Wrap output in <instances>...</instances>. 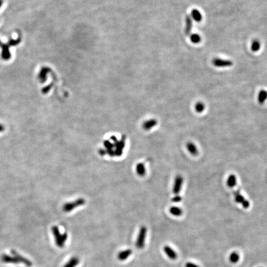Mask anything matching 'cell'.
Returning <instances> with one entry per match:
<instances>
[{"label": "cell", "instance_id": "cell-1", "mask_svg": "<svg viewBox=\"0 0 267 267\" xmlns=\"http://www.w3.org/2000/svg\"><path fill=\"white\" fill-rule=\"evenodd\" d=\"M51 231L54 237L57 246L60 248H63L64 246L65 242L68 239V234L64 233L63 234H61L58 227L56 226H53L52 227Z\"/></svg>", "mask_w": 267, "mask_h": 267}, {"label": "cell", "instance_id": "cell-2", "mask_svg": "<svg viewBox=\"0 0 267 267\" xmlns=\"http://www.w3.org/2000/svg\"><path fill=\"white\" fill-rule=\"evenodd\" d=\"M85 200L84 199H79L72 202H68L65 203L63 206V210L64 212H70L75 208L84 205Z\"/></svg>", "mask_w": 267, "mask_h": 267}, {"label": "cell", "instance_id": "cell-3", "mask_svg": "<svg viewBox=\"0 0 267 267\" xmlns=\"http://www.w3.org/2000/svg\"><path fill=\"white\" fill-rule=\"evenodd\" d=\"M146 234H147V228L145 226H142L139 231L136 241V247L139 249H142L145 245Z\"/></svg>", "mask_w": 267, "mask_h": 267}, {"label": "cell", "instance_id": "cell-4", "mask_svg": "<svg viewBox=\"0 0 267 267\" xmlns=\"http://www.w3.org/2000/svg\"><path fill=\"white\" fill-rule=\"evenodd\" d=\"M183 181H184V179L181 175H178L176 177L173 186V192L175 194L178 195L179 193L180 192L183 184Z\"/></svg>", "mask_w": 267, "mask_h": 267}, {"label": "cell", "instance_id": "cell-5", "mask_svg": "<svg viewBox=\"0 0 267 267\" xmlns=\"http://www.w3.org/2000/svg\"><path fill=\"white\" fill-rule=\"evenodd\" d=\"M213 64L218 68H225L233 66V63L230 60H222L220 58H215L212 61Z\"/></svg>", "mask_w": 267, "mask_h": 267}, {"label": "cell", "instance_id": "cell-6", "mask_svg": "<svg viewBox=\"0 0 267 267\" xmlns=\"http://www.w3.org/2000/svg\"><path fill=\"white\" fill-rule=\"evenodd\" d=\"M11 254H12V255L13 256H14L18 260V261L19 262V263H24V265H26L28 267H30V266H32V262L30 260H29V259L24 257L21 254H19L18 252H17L16 251L12 250L11 251Z\"/></svg>", "mask_w": 267, "mask_h": 267}, {"label": "cell", "instance_id": "cell-7", "mask_svg": "<svg viewBox=\"0 0 267 267\" xmlns=\"http://www.w3.org/2000/svg\"><path fill=\"white\" fill-rule=\"evenodd\" d=\"M1 260L3 262L6 263H13V264H18L19 262L13 255H9L8 254H3L1 257Z\"/></svg>", "mask_w": 267, "mask_h": 267}, {"label": "cell", "instance_id": "cell-8", "mask_svg": "<svg viewBox=\"0 0 267 267\" xmlns=\"http://www.w3.org/2000/svg\"><path fill=\"white\" fill-rule=\"evenodd\" d=\"M50 71V69L47 67H43L41 69L39 74V79L42 83H44L47 81V77L48 73Z\"/></svg>", "mask_w": 267, "mask_h": 267}, {"label": "cell", "instance_id": "cell-9", "mask_svg": "<svg viewBox=\"0 0 267 267\" xmlns=\"http://www.w3.org/2000/svg\"><path fill=\"white\" fill-rule=\"evenodd\" d=\"M164 251L169 258L172 260H175L177 258V254L176 252L173 249H171L169 246L165 245L164 247Z\"/></svg>", "mask_w": 267, "mask_h": 267}, {"label": "cell", "instance_id": "cell-10", "mask_svg": "<svg viewBox=\"0 0 267 267\" xmlns=\"http://www.w3.org/2000/svg\"><path fill=\"white\" fill-rule=\"evenodd\" d=\"M186 147H187V150L189 151V153L191 155H192L194 156H196L198 155L199 151L197 150V147L196 146V145L194 143H192L191 142H187V145H186Z\"/></svg>", "mask_w": 267, "mask_h": 267}, {"label": "cell", "instance_id": "cell-11", "mask_svg": "<svg viewBox=\"0 0 267 267\" xmlns=\"http://www.w3.org/2000/svg\"><path fill=\"white\" fill-rule=\"evenodd\" d=\"M186 33L187 35H188L190 34V32H191L192 27V17H190V15H187L186 18Z\"/></svg>", "mask_w": 267, "mask_h": 267}, {"label": "cell", "instance_id": "cell-12", "mask_svg": "<svg viewBox=\"0 0 267 267\" xmlns=\"http://www.w3.org/2000/svg\"><path fill=\"white\" fill-rule=\"evenodd\" d=\"M157 124V121L155 119H151L148 121H146L144 124H143V128L146 130H150L151 128H153L154 127H155Z\"/></svg>", "mask_w": 267, "mask_h": 267}, {"label": "cell", "instance_id": "cell-13", "mask_svg": "<svg viewBox=\"0 0 267 267\" xmlns=\"http://www.w3.org/2000/svg\"><path fill=\"white\" fill-rule=\"evenodd\" d=\"M79 263V259L78 257H72L63 267H75Z\"/></svg>", "mask_w": 267, "mask_h": 267}, {"label": "cell", "instance_id": "cell-14", "mask_svg": "<svg viewBox=\"0 0 267 267\" xmlns=\"http://www.w3.org/2000/svg\"><path fill=\"white\" fill-rule=\"evenodd\" d=\"M191 16H192V18L196 22H200L202 19V14L197 9H194L192 10Z\"/></svg>", "mask_w": 267, "mask_h": 267}, {"label": "cell", "instance_id": "cell-15", "mask_svg": "<svg viewBox=\"0 0 267 267\" xmlns=\"http://www.w3.org/2000/svg\"><path fill=\"white\" fill-rule=\"evenodd\" d=\"M132 254V251L130 249H127L120 252L118 255V258L120 260H124L127 258Z\"/></svg>", "mask_w": 267, "mask_h": 267}, {"label": "cell", "instance_id": "cell-16", "mask_svg": "<svg viewBox=\"0 0 267 267\" xmlns=\"http://www.w3.org/2000/svg\"><path fill=\"white\" fill-rule=\"evenodd\" d=\"M227 185L229 187L233 188L237 183V179L235 175H231L227 179Z\"/></svg>", "mask_w": 267, "mask_h": 267}, {"label": "cell", "instance_id": "cell-17", "mask_svg": "<svg viewBox=\"0 0 267 267\" xmlns=\"http://www.w3.org/2000/svg\"><path fill=\"white\" fill-rule=\"evenodd\" d=\"M267 99V91L262 90L258 95V102L260 104H263Z\"/></svg>", "mask_w": 267, "mask_h": 267}, {"label": "cell", "instance_id": "cell-18", "mask_svg": "<svg viewBox=\"0 0 267 267\" xmlns=\"http://www.w3.org/2000/svg\"><path fill=\"white\" fill-rule=\"evenodd\" d=\"M169 212L171 215L176 217L181 216L182 214V209L178 206H171L169 209Z\"/></svg>", "mask_w": 267, "mask_h": 267}, {"label": "cell", "instance_id": "cell-19", "mask_svg": "<svg viewBox=\"0 0 267 267\" xmlns=\"http://www.w3.org/2000/svg\"><path fill=\"white\" fill-rule=\"evenodd\" d=\"M136 171L138 175L140 176H143L145 175V172H146V169H145V167L144 164L140 163L137 164V165L136 166Z\"/></svg>", "mask_w": 267, "mask_h": 267}, {"label": "cell", "instance_id": "cell-20", "mask_svg": "<svg viewBox=\"0 0 267 267\" xmlns=\"http://www.w3.org/2000/svg\"><path fill=\"white\" fill-rule=\"evenodd\" d=\"M234 196L235 197V200L237 203H242L245 200L244 197L242 195H241L239 190H237L234 192Z\"/></svg>", "mask_w": 267, "mask_h": 267}, {"label": "cell", "instance_id": "cell-21", "mask_svg": "<svg viewBox=\"0 0 267 267\" xmlns=\"http://www.w3.org/2000/svg\"><path fill=\"white\" fill-rule=\"evenodd\" d=\"M190 41L195 44L199 43L201 41V37L197 33L191 34V35L190 36Z\"/></svg>", "mask_w": 267, "mask_h": 267}, {"label": "cell", "instance_id": "cell-22", "mask_svg": "<svg viewBox=\"0 0 267 267\" xmlns=\"http://www.w3.org/2000/svg\"><path fill=\"white\" fill-rule=\"evenodd\" d=\"M239 260V255L237 252H233L230 256V261L233 263H236Z\"/></svg>", "mask_w": 267, "mask_h": 267}, {"label": "cell", "instance_id": "cell-23", "mask_svg": "<svg viewBox=\"0 0 267 267\" xmlns=\"http://www.w3.org/2000/svg\"><path fill=\"white\" fill-rule=\"evenodd\" d=\"M260 48V43L258 40H254L252 42V45H251V50L252 51L254 52H257L258 51Z\"/></svg>", "mask_w": 267, "mask_h": 267}, {"label": "cell", "instance_id": "cell-24", "mask_svg": "<svg viewBox=\"0 0 267 267\" xmlns=\"http://www.w3.org/2000/svg\"><path fill=\"white\" fill-rule=\"evenodd\" d=\"M195 109L197 113H200L204 111L205 105L202 102H197L195 106Z\"/></svg>", "mask_w": 267, "mask_h": 267}, {"label": "cell", "instance_id": "cell-25", "mask_svg": "<svg viewBox=\"0 0 267 267\" xmlns=\"http://www.w3.org/2000/svg\"><path fill=\"white\" fill-rule=\"evenodd\" d=\"M242 204V206L244 208H245V209H247V208H248L249 207V206H250V202H249V200H244V201L241 203Z\"/></svg>", "mask_w": 267, "mask_h": 267}, {"label": "cell", "instance_id": "cell-26", "mask_svg": "<svg viewBox=\"0 0 267 267\" xmlns=\"http://www.w3.org/2000/svg\"><path fill=\"white\" fill-rule=\"evenodd\" d=\"M51 87H52V84H51L50 85H48V86L46 87L45 88H44L43 89V90H42L43 93H47L50 90Z\"/></svg>", "mask_w": 267, "mask_h": 267}, {"label": "cell", "instance_id": "cell-27", "mask_svg": "<svg viewBox=\"0 0 267 267\" xmlns=\"http://www.w3.org/2000/svg\"><path fill=\"white\" fill-rule=\"evenodd\" d=\"M186 267H199V266L194 263L188 262L186 264Z\"/></svg>", "mask_w": 267, "mask_h": 267}, {"label": "cell", "instance_id": "cell-28", "mask_svg": "<svg viewBox=\"0 0 267 267\" xmlns=\"http://www.w3.org/2000/svg\"><path fill=\"white\" fill-rule=\"evenodd\" d=\"M181 200V197L179 196H178V195H176L173 199V201L174 202H180Z\"/></svg>", "mask_w": 267, "mask_h": 267}, {"label": "cell", "instance_id": "cell-29", "mask_svg": "<svg viewBox=\"0 0 267 267\" xmlns=\"http://www.w3.org/2000/svg\"><path fill=\"white\" fill-rule=\"evenodd\" d=\"M5 130V127H4V126L3 125V124H0V132H3V131H4Z\"/></svg>", "mask_w": 267, "mask_h": 267}, {"label": "cell", "instance_id": "cell-30", "mask_svg": "<svg viewBox=\"0 0 267 267\" xmlns=\"http://www.w3.org/2000/svg\"><path fill=\"white\" fill-rule=\"evenodd\" d=\"M2 5H3V0H0V8H2Z\"/></svg>", "mask_w": 267, "mask_h": 267}]
</instances>
